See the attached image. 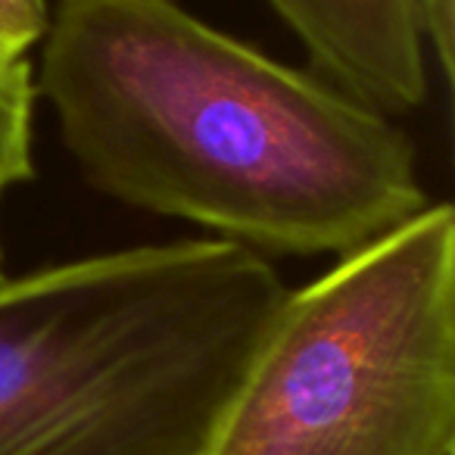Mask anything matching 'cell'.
Masks as SVG:
<instances>
[{"label":"cell","mask_w":455,"mask_h":455,"mask_svg":"<svg viewBox=\"0 0 455 455\" xmlns=\"http://www.w3.org/2000/svg\"><path fill=\"white\" fill-rule=\"evenodd\" d=\"M200 455H455V212L287 291Z\"/></svg>","instance_id":"cell-3"},{"label":"cell","mask_w":455,"mask_h":455,"mask_svg":"<svg viewBox=\"0 0 455 455\" xmlns=\"http://www.w3.org/2000/svg\"><path fill=\"white\" fill-rule=\"evenodd\" d=\"M315 72L384 116L427 97V47L411 0H266Z\"/></svg>","instance_id":"cell-4"},{"label":"cell","mask_w":455,"mask_h":455,"mask_svg":"<svg viewBox=\"0 0 455 455\" xmlns=\"http://www.w3.org/2000/svg\"><path fill=\"white\" fill-rule=\"evenodd\" d=\"M415 4V16H418V28H421L424 47L434 53L436 69H440L443 82H452V57H455V44H452V7L455 0H411Z\"/></svg>","instance_id":"cell-7"},{"label":"cell","mask_w":455,"mask_h":455,"mask_svg":"<svg viewBox=\"0 0 455 455\" xmlns=\"http://www.w3.org/2000/svg\"><path fill=\"white\" fill-rule=\"evenodd\" d=\"M47 0H0V69L28 63V51L47 35Z\"/></svg>","instance_id":"cell-6"},{"label":"cell","mask_w":455,"mask_h":455,"mask_svg":"<svg viewBox=\"0 0 455 455\" xmlns=\"http://www.w3.org/2000/svg\"><path fill=\"white\" fill-rule=\"evenodd\" d=\"M284 297L219 237L0 281V455H200Z\"/></svg>","instance_id":"cell-2"},{"label":"cell","mask_w":455,"mask_h":455,"mask_svg":"<svg viewBox=\"0 0 455 455\" xmlns=\"http://www.w3.org/2000/svg\"><path fill=\"white\" fill-rule=\"evenodd\" d=\"M35 100L38 88L32 66L20 63L0 69V203L16 184L35 178Z\"/></svg>","instance_id":"cell-5"},{"label":"cell","mask_w":455,"mask_h":455,"mask_svg":"<svg viewBox=\"0 0 455 455\" xmlns=\"http://www.w3.org/2000/svg\"><path fill=\"white\" fill-rule=\"evenodd\" d=\"M35 88L97 190L275 256H347L427 206L390 116L178 0H60Z\"/></svg>","instance_id":"cell-1"}]
</instances>
